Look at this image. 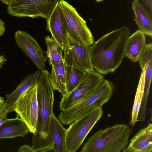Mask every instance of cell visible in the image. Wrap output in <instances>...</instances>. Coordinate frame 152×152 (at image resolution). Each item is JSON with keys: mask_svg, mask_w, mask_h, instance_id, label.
<instances>
[{"mask_svg": "<svg viewBox=\"0 0 152 152\" xmlns=\"http://www.w3.org/2000/svg\"><path fill=\"white\" fill-rule=\"evenodd\" d=\"M4 55L0 56V69L4 65L5 62L7 61Z\"/></svg>", "mask_w": 152, "mask_h": 152, "instance_id": "cell-28", "label": "cell"}, {"mask_svg": "<svg viewBox=\"0 0 152 152\" xmlns=\"http://www.w3.org/2000/svg\"><path fill=\"white\" fill-rule=\"evenodd\" d=\"M144 90L138 86L136 93L132 113V117L130 124L133 127L137 122V119L139 109L142 99Z\"/></svg>", "mask_w": 152, "mask_h": 152, "instance_id": "cell-23", "label": "cell"}, {"mask_svg": "<svg viewBox=\"0 0 152 152\" xmlns=\"http://www.w3.org/2000/svg\"><path fill=\"white\" fill-rule=\"evenodd\" d=\"M66 66L64 61L52 66L49 76V80L53 90L58 91L61 98L66 96L68 94L66 85Z\"/></svg>", "mask_w": 152, "mask_h": 152, "instance_id": "cell-19", "label": "cell"}, {"mask_svg": "<svg viewBox=\"0 0 152 152\" xmlns=\"http://www.w3.org/2000/svg\"><path fill=\"white\" fill-rule=\"evenodd\" d=\"M47 46L46 57L48 58V64L51 66L64 61L63 50L61 46L51 37L45 38Z\"/></svg>", "mask_w": 152, "mask_h": 152, "instance_id": "cell-21", "label": "cell"}, {"mask_svg": "<svg viewBox=\"0 0 152 152\" xmlns=\"http://www.w3.org/2000/svg\"><path fill=\"white\" fill-rule=\"evenodd\" d=\"M142 69L144 80V91L142 103L146 104L149 95L152 76V44H146L138 61Z\"/></svg>", "mask_w": 152, "mask_h": 152, "instance_id": "cell-13", "label": "cell"}, {"mask_svg": "<svg viewBox=\"0 0 152 152\" xmlns=\"http://www.w3.org/2000/svg\"><path fill=\"white\" fill-rule=\"evenodd\" d=\"M38 85V84H37ZM37 85L29 88L18 99L14 111L24 122L29 132L33 134L37 131L38 113L37 95Z\"/></svg>", "mask_w": 152, "mask_h": 152, "instance_id": "cell-8", "label": "cell"}, {"mask_svg": "<svg viewBox=\"0 0 152 152\" xmlns=\"http://www.w3.org/2000/svg\"><path fill=\"white\" fill-rule=\"evenodd\" d=\"M19 152H37L32 146L27 145H24L21 146L18 149Z\"/></svg>", "mask_w": 152, "mask_h": 152, "instance_id": "cell-26", "label": "cell"}, {"mask_svg": "<svg viewBox=\"0 0 152 152\" xmlns=\"http://www.w3.org/2000/svg\"><path fill=\"white\" fill-rule=\"evenodd\" d=\"M49 130L53 143V150L56 152H66V129L55 115L53 111L51 115Z\"/></svg>", "mask_w": 152, "mask_h": 152, "instance_id": "cell-17", "label": "cell"}, {"mask_svg": "<svg viewBox=\"0 0 152 152\" xmlns=\"http://www.w3.org/2000/svg\"><path fill=\"white\" fill-rule=\"evenodd\" d=\"M58 0H12L8 5L7 12L12 16L18 18L41 17L46 20L54 9Z\"/></svg>", "mask_w": 152, "mask_h": 152, "instance_id": "cell-6", "label": "cell"}, {"mask_svg": "<svg viewBox=\"0 0 152 152\" xmlns=\"http://www.w3.org/2000/svg\"><path fill=\"white\" fill-rule=\"evenodd\" d=\"M66 78L68 94L72 91L82 81L88 72L66 64Z\"/></svg>", "mask_w": 152, "mask_h": 152, "instance_id": "cell-22", "label": "cell"}, {"mask_svg": "<svg viewBox=\"0 0 152 152\" xmlns=\"http://www.w3.org/2000/svg\"><path fill=\"white\" fill-rule=\"evenodd\" d=\"M104 80V76L95 71L87 72L79 84L65 97L61 98V111L68 109L86 100L96 91Z\"/></svg>", "mask_w": 152, "mask_h": 152, "instance_id": "cell-7", "label": "cell"}, {"mask_svg": "<svg viewBox=\"0 0 152 152\" xmlns=\"http://www.w3.org/2000/svg\"><path fill=\"white\" fill-rule=\"evenodd\" d=\"M67 39V44L63 51L66 64L86 72L94 71L91 59V45L76 39L69 31Z\"/></svg>", "mask_w": 152, "mask_h": 152, "instance_id": "cell-9", "label": "cell"}, {"mask_svg": "<svg viewBox=\"0 0 152 152\" xmlns=\"http://www.w3.org/2000/svg\"><path fill=\"white\" fill-rule=\"evenodd\" d=\"M66 22L68 30L74 37L90 45L94 38L86 21L78 13L76 9L64 0H58Z\"/></svg>", "mask_w": 152, "mask_h": 152, "instance_id": "cell-10", "label": "cell"}, {"mask_svg": "<svg viewBox=\"0 0 152 152\" xmlns=\"http://www.w3.org/2000/svg\"><path fill=\"white\" fill-rule=\"evenodd\" d=\"M0 1L4 4L8 5L11 3L12 0H0Z\"/></svg>", "mask_w": 152, "mask_h": 152, "instance_id": "cell-29", "label": "cell"}, {"mask_svg": "<svg viewBox=\"0 0 152 152\" xmlns=\"http://www.w3.org/2000/svg\"><path fill=\"white\" fill-rule=\"evenodd\" d=\"M114 89L113 83L104 80L98 88L91 96L80 103L68 109L62 110L59 115L61 123L65 125L75 120L107 102L112 96Z\"/></svg>", "mask_w": 152, "mask_h": 152, "instance_id": "cell-4", "label": "cell"}, {"mask_svg": "<svg viewBox=\"0 0 152 152\" xmlns=\"http://www.w3.org/2000/svg\"><path fill=\"white\" fill-rule=\"evenodd\" d=\"M152 19V0H135Z\"/></svg>", "mask_w": 152, "mask_h": 152, "instance_id": "cell-25", "label": "cell"}, {"mask_svg": "<svg viewBox=\"0 0 152 152\" xmlns=\"http://www.w3.org/2000/svg\"><path fill=\"white\" fill-rule=\"evenodd\" d=\"M152 124L140 130L131 139L123 152H151Z\"/></svg>", "mask_w": 152, "mask_h": 152, "instance_id": "cell-14", "label": "cell"}, {"mask_svg": "<svg viewBox=\"0 0 152 152\" xmlns=\"http://www.w3.org/2000/svg\"><path fill=\"white\" fill-rule=\"evenodd\" d=\"M132 131L128 125L117 124L94 134L84 144L81 152H121L127 146Z\"/></svg>", "mask_w": 152, "mask_h": 152, "instance_id": "cell-3", "label": "cell"}, {"mask_svg": "<svg viewBox=\"0 0 152 152\" xmlns=\"http://www.w3.org/2000/svg\"><path fill=\"white\" fill-rule=\"evenodd\" d=\"M146 37L139 29L130 35L126 45L124 57L133 62H137L146 45Z\"/></svg>", "mask_w": 152, "mask_h": 152, "instance_id": "cell-15", "label": "cell"}, {"mask_svg": "<svg viewBox=\"0 0 152 152\" xmlns=\"http://www.w3.org/2000/svg\"><path fill=\"white\" fill-rule=\"evenodd\" d=\"M130 35L129 28L123 26L102 37L91 46L92 66L103 75L114 72L124 57L125 46Z\"/></svg>", "mask_w": 152, "mask_h": 152, "instance_id": "cell-1", "label": "cell"}, {"mask_svg": "<svg viewBox=\"0 0 152 152\" xmlns=\"http://www.w3.org/2000/svg\"><path fill=\"white\" fill-rule=\"evenodd\" d=\"M5 30L4 23L0 18V36H2L4 34Z\"/></svg>", "mask_w": 152, "mask_h": 152, "instance_id": "cell-27", "label": "cell"}, {"mask_svg": "<svg viewBox=\"0 0 152 152\" xmlns=\"http://www.w3.org/2000/svg\"><path fill=\"white\" fill-rule=\"evenodd\" d=\"M29 132L27 126L18 116L0 126V139L24 137Z\"/></svg>", "mask_w": 152, "mask_h": 152, "instance_id": "cell-18", "label": "cell"}, {"mask_svg": "<svg viewBox=\"0 0 152 152\" xmlns=\"http://www.w3.org/2000/svg\"><path fill=\"white\" fill-rule=\"evenodd\" d=\"M46 20L47 30L51 33L52 37L61 46L64 51L67 44V35L69 31L58 1Z\"/></svg>", "mask_w": 152, "mask_h": 152, "instance_id": "cell-12", "label": "cell"}, {"mask_svg": "<svg viewBox=\"0 0 152 152\" xmlns=\"http://www.w3.org/2000/svg\"><path fill=\"white\" fill-rule=\"evenodd\" d=\"M134 20L139 29L146 35L152 37V19L146 11L134 0L132 3Z\"/></svg>", "mask_w": 152, "mask_h": 152, "instance_id": "cell-20", "label": "cell"}, {"mask_svg": "<svg viewBox=\"0 0 152 152\" xmlns=\"http://www.w3.org/2000/svg\"><path fill=\"white\" fill-rule=\"evenodd\" d=\"M40 71L38 70L30 74L22 80L15 89L6 95L5 100L9 113L14 112V107L16 101L20 96L30 88L38 84Z\"/></svg>", "mask_w": 152, "mask_h": 152, "instance_id": "cell-16", "label": "cell"}, {"mask_svg": "<svg viewBox=\"0 0 152 152\" xmlns=\"http://www.w3.org/2000/svg\"><path fill=\"white\" fill-rule=\"evenodd\" d=\"M9 113L4 98L0 97V126L4 123L12 119L7 118V115Z\"/></svg>", "mask_w": 152, "mask_h": 152, "instance_id": "cell-24", "label": "cell"}, {"mask_svg": "<svg viewBox=\"0 0 152 152\" xmlns=\"http://www.w3.org/2000/svg\"><path fill=\"white\" fill-rule=\"evenodd\" d=\"M103 114L102 107H99L77 119L66 129V152H75Z\"/></svg>", "mask_w": 152, "mask_h": 152, "instance_id": "cell-5", "label": "cell"}, {"mask_svg": "<svg viewBox=\"0 0 152 152\" xmlns=\"http://www.w3.org/2000/svg\"><path fill=\"white\" fill-rule=\"evenodd\" d=\"M14 38L16 45L33 61L38 70L44 69L47 58L37 41L26 32L20 30L15 32Z\"/></svg>", "mask_w": 152, "mask_h": 152, "instance_id": "cell-11", "label": "cell"}, {"mask_svg": "<svg viewBox=\"0 0 152 152\" xmlns=\"http://www.w3.org/2000/svg\"><path fill=\"white\" fill-rule=\"evenodd\" d=\"M97 2H99L103 1L104 0H95Z\"/></svg>", "mask_w": 152, "mask_h": 152, "instance_id": "cell-30", "label": "cell"}, {"mask_svg": "<svg viewBox=\"0 0 152 152\" xmlns=\"http://www.w3.org/2000/svg\"><path fill=\"white\" fill-rule=\"evenodd\" d=\"M50 74L46 69L41 71L37 86L38 113L37 130L32 138V146L37 152L53 150L49 124L53 112L54 96L53 89L49 80Z\"/></svg>", "mask_w": 152, "mask_h": 152, "instance_id": "cell-2", "label": "cell"}]
</instances>
